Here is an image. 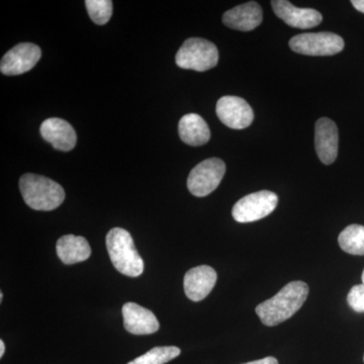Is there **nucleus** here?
<instances>
[{
    "label": "nucleus",
    "mask_w": 364,
    "mask_h": 364,
    "mask_svg": "<svg viewBox=\"0 0 364 364\" xmlns=\"http://www.w3.org/2000/svg\"><path fill=\"white\" fill-rule=\"evenodd\" d=\"M309 287L301 280L289 282L272 296L256 306L255 312L263 325L273 327L289 320L305 304Z\"/></svg>",
    "instance_id": "obj_1"
},
{
    "label": "nucleus",
    "mask_w": 364,
    "mask_h": 364,
    "mask_svg": "<svg viewBox=\"0 0 364 364\" xmlns=\"http://www.w3.org/2000/svg\"><path fill=\"white\" fill-rule=\"evenodd\" d=\"M20 188L23 200L33 210H53L65 200V191L59 183L38 174L21 176Z\"/></svg>",
    "instance_id": "obj_2"
},
{
    "label": "nucleus",
    "mask_w": 364,
    "mask_h": 364,
    "mask_svg": "<svg viewBox=\"0 0 364 364\" xmlns=\"http://www.w3.org/2000/svg\"><path fill=\"white\" fill-rule=\"evenodd\" d=\"M107 248L117 272L130 277L142 274L144 261L128 231L122 228L112 229L107 235Z\"/></svg>",
    "instance_id": "obj_3"
},
{
    "label": "nucleus",
    "mask_w": 364,
    "mask_h": 364,
    "mask_svg": "<svg viewBox=\"0 0 364 364\" xmlns=\"http://www.w3.org/2000/svg\"><path fill=\"white\" fill-rule=\"evenodd\" d=\"M219 51L215 44L202 38H191L177 52V66L189 70L207 71L217 66Z\"/></svg>",
    "instance_id": "obj_4"
},
{
    "label": "nucleus",
    "mask_w": 364,
    "mask_h": 364,
    "mask_svg": "<svg viewBox=\"0 0 364 364\" xmlns=\"http://www.w3.org/2000/svg\"><path fill=\"white\" fill-rule=\"evenodd\" d=\"M289 47L298 54L308 56H332L344 49V41L329 32L301 33L289 41Z\"/></svg>",
    "instance_id": "obj_5"
},
{
    "label": "nucleus",
    "mask_w": 364,
    "mask_h": 364,
    "mask_svg": "<svg viewBox=\"0 0 364 364\" xmlns=\"http://www.w3.org/2000/svg\"><path fill=\"white\" fill-rule=\"evenodd\" d=\"M279 203L277 193L261 191L244 196L235 203L232 215L238 223H252L272 214Z\"/></svg>",
    "instance_id": "obj_6"
},
{
    "label": "nucleus",
    "mask_w": 364,
    "mask_h": 364,
    "mask_svg": "<svg viewBox=\"0 0 364 364\" xmlns=\"http://www.w3.org/2000/svg\"><path fill=\"white\" fill-rule=\"evenodd\" d=\"M226 172V164L219 158H210L196 165L188 178L191 195L203 198L212 193L221 183Z\"/></svg>",
    "instance_id": "obj_7"
},
{
    "label": "nucleus",
    "mask_w": 364,
    "mask_h": 364,
    "mask_svg": "<svg viewBox=\"0 0 364 364\" xmlns=\"http://www.w3.org/2000/svg\"><path fill=\"white\" fill-rule=\"evenodd\" d=\"M42 57L40 47L32 43H21L2 57L0 71L7 76L21 75L32 70Z\"/></svg>",
    "instance_id": "obj_8"
},
{
    "label": "nucleus",
    "mask_w": 364,
    "mask_h": 364,
    "mask_svg": "<svg viewBox=\"0 0 364 364\" xmlns=\"http://www.w3.org/2000/svg\"><path fill=\"white\" fill-rule=\"evenodd\" d=\"M215 112L223 124L235 130H242L252 124L254 112L242 97L226 95L218 100Z\"/></svg>",
    "instance_id": "obj_9"
},
{
    "label": "nucleus",
    "mask_w": 364,
    "mask_h": 364,
    "mask_svg": "<svg viewBox=\"0 0 364 364\" xmlns=\"http://www.w3.org/2000/svg\"><path fill=\"white\" fill-rule=\"evenodd\" d=\"M274 14L291 28H312L323 21L321 13L313 9H299L287 0H274L272 2Z\"/></svg>",
    "instance_id": "obj_10"
},
{
    "label": "nucleus",
    "mask_w": 364,
    "mask_h": 364,
    "mask_svg": "<svg viewBox=\"0 0 364 364\" xmlns=\"http://www.w3.org/2000/svg\"><path fill=\"white\" fill-rule=\"evenodd\" d=\"M338 129L328 117H321L315 127V147L318 159L324 164H332L338 155Z\"/></svg>",
    "instance_id": "obj_11"
},
{
    "label": "nucleus",
    "mask_w": 364,
    "mask_h": 364,
    "mask_svg": "<svg viewBox=\"0 0 364 364\" xmlns=\"http://www.w3.org/2000/svg\"><path fill=\"white\" fill-rule=\"evenodd\" d=\"M217 279L214 268L208 265L191 268L186 273L183 280L186 296L193 301H203L214 289Z\"/></svg>",
    "instance_id": "obj_12"
},
{
    "label": "nucleus",
    "mask_w": 364,
    "mask_h": 364,
    "mask_svg": "<svg viewBox=\"0 0 364 364\" xmlns=\"http://www.w3.org/2000/svg\"><path fill=\"white\" fill-rule=\"evenodd\" d=\"M41 135L55 149L68 152L75 147L77 136L73 127L65 119L50 117L43 122L40 128Z\"/></svg>",
    "instance_id": "obj_13"
},
{
    "label": "nucleus",
    "mask_w": 364,
    "mask_h": 364,
    "mask_svg": "<svg viewBox=\"0 0 364 364\" xmlns=\"http://www.w3.org/2000/svg\"><path fill=\"white\" fill-rule=\"evenodd\" d=\"M123 316L124 329L132 334L150 335L159 330L156 316L138 304H124Z\"/></svg>",
    "instance_id": "obj_14"
},
{
    "label": "nucleus",
    "mask_w": 364,
    "mask_h": 364,
    "mask_svg": "<svg viewBox=\"0 0 364 364\" xmlns=\"http://www.w3.org/2000/svg\"><path fill=\"white\" fill-rule=\"evenodd\" d=\"M262 9L257 2L250 1L226 11L223 23L233 30L249 32L262 23Z\"/></svg>",
    "instance_id": "obj_15"
},
{
    "label": "nucleus",
    "mask_w": 364,
    "mask_h": 364,
    "mask_svg": "<svg viewBox=\"0 0 364 364\" xmlns=\"http://www.w3.org/2000/svg\"><path fill=\"white\" fill-rule=\"evenodd\" d=\"M57 255L65 264H75L87 260L91 254V248L87 240L75 235H65L61 237L56 244Z\"/></svg>",
    "instance_id": "obj_16"
},
{
    "label": "nucleus",
    "mask_w": 364,
    "mask_h": 364,
    "mask_svg": "<svg viewBox=\"0 0 364 364\" xmlns=\"http://www.w3.org/2000/svg\"><path fill=\"white\" fill-rule=\"evenodd\" d=\"M179 136L182 142L191 146H202L210 139V131L202 117L188 114L181 117L178 124Z\"/></svg>",
    "instance_id": "obj_17"
},
{
    "label": "nucleus",
    "mask_w": 364,
    "mask_h": 364,
    "mask_svg": "<svg viewBox=\"0 0 364 364\" xmlns=\"http://www.w3.org/2000/svg\"><path fill=\"white\" fill-rule=\"evenodd\" d=\"M340 248L351 255H364V226L350 225L338 237Z\"/></svg>",
    "instance_id": "obj_18"
},
{
    "label": "nucleus",
    "mask_w": 364,
    "mask_h": 364,
    "mask_svg": "<svg viewBox=\"0 0 364 364\" xmlns=\"http://www.w3.org/2000/svg\"><path fill=\"white\" fill-rule=\"evenodd\" d=\"M181 353V349L176 346L154 347L128 364H165L176 358Z\"/></svg>",
    "instance_id": "obj_19"
},
{
    "label": "nucleus",
    "mask_w": 364,
    "mask_h": 364,
    "mask_svg": "<svg viewBox=\"0 0 364 364\" xmlns=\"http://www.w3.org/2000/svg\"><path fill=\"white\" fill-rule=\"evenodd\" d=\"M85 6L91 20L97 25H105L111 20L112 14L111 0H86Z\"/></svg>",
    "instance_id": "obj_20"
},
{
    "label": "nucleus",
    "mask_w": 364,
    "mask_h": 364,
    "mask_svg": "<svg viewBox=\"0 0 364 364\" xmlns=\"http://www.w3.org/2000/svg\"><path fill=\"white\" fill-rule=\"evenodd\" d=\"M347 303L356 313H364V286H354L347 296Z\"/></svg>",
    "instance_id": "obj_21"
},
{
    "label": "nucleus",
    "mask_w": 364,
    "mask_h": 364,
    "mask_svg": "<svg viewBox=\"0 0 364 364\" xmlns=\"http://www.w3.org/2000/svg\"><path fill=\"white\" fill-rule=\"evenodd\" d=\"M243 364H279V361L272 356H268V358L259 359V360L250 361V363Z\"/></svg>",
    "instance_id": "obj_22"
},
{
    "label": "nucleus",
    "mask_w": 364,
    "mask_h": 364,
    "mask_svg": "<svg viewBox=\"0 0 364 364\" xmlns=\"http://www.w3.org/2000/svg\"><path fill=\"white\" fill-rule=\"evenodd\" d=\"M351 4L358 11L364 14V0H352Z\"/></svg>",
    "instance_id": "obj_23"
},
{
    "label": "nucleus",
    "mask_w": 364,
    "mask_h": 364,
    "mask_svg": "<svg viewBox=\"0 0 364 364\" xmlns=\"http://www.w3.org/2000/svg\"><path fill=\"white\" fill-rule=\"evenodd\" d=\"M4 351H6V345H4V342L2 340H0V358L4 356Z\"/></svg>",
    "instance_id": "obj_24"
},
{
    "label": "nucleus",
    "mask_w": 364,
    "mask_h": 364,
    "mask_svg": "<svg viewBox=\"0 0 364 364\" xmlns=\"http://www.w3.org/2000/svg\"><path fill=\"white\" fill-rule=\"evenodd\" d=\"M2 299H4V294H0V301H2Z\"/></svg>",
    "instance_id": "obj_25"
},
{
    "label": "nucleus",
    "mask_w": 364,
    "mask_h": 364,
    "mask_svg": "<svg viewBox=\"0 0 364 364\" xmlns=\"http://www.w3.org/2000/svg\"><path fill=\"white\" fill-rule=\"evenodd\" d=\"M361 279H363V284L364 286V269H363V277H361Z\"/></svg>",
    "instance_id": "obj_26"
},
{
    "label": "nucleus",
    "mask_w": 364,
    "mask_h": 364,
    "mask_svg": "<svg viewBox=\"0 0 364 364\" xmlns=\"http://www.w3.org/2000/svg\"><path fill=\"white\" fill-rule=\"evenodd\" d=\"M363 361H364V358H363Z\"/></svg>",
    "instance_id": "obj_27"
}]
</instances>
